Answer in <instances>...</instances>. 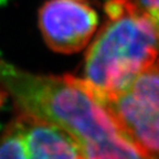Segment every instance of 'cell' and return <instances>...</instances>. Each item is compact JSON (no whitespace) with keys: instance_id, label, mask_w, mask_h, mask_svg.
<instances>
[{"instance_id":"obj_1","label":"cell","mask_w":159,"mask_h":159,"mask_svg":"<svg viewBox=\"0 0 159 159\" xmlns=\"http://www.w3.org/2000/svg\"><path fill=\"white\" fill-rule=\"evenodd\" d=\"M0 89L20 112L66 133L81 159H152L133 144L76 77L32 73L0 57Z\"/></svg>"},{"instance_id":"obj_2","label":"cell","mask_w":159,"mask_h":159,"mask_svg":"<svg viewBox=\"0 0 159 159\" xmlns=\"http://www.w3.org/2000/svg\"><path fill=\"white\" fill-rule=\"evenodd\" d=\"M108 20L91 43L76 77L98 102L122 92L159 57V38L146 19L123 0L105 5Z\"/></svg>"},{"instance_id":"obj_3","label":"cell","mask_w":159,"mask_h":159,"mask_svg":"<svg viewBox=\"0 0 159 159\" xmlns=\"http://www.w3.org/2000/svg\"><path fill=\"white\" fill-rule=\"evenodd\" d=\"M99 103L135 146L159 159V57L122 92Z\"/></svg>"},{"instance_id":"obj_4","label":"cell","mask_w":159,"mask_h":159,"mask_svg":"<svg viewBox=\"0 0 159 159\" xmlns=\"http://www.w3.org/2000/svg\"><path fill=\"white\" fill-rule=\"evenodd\" d=\"M0 159H81L71 137L55 125L20 112L0 134Z\"/></svg>"},{"instance_id":"obj_5","label":"cell","mask_w":159,"mask_h":159,"mask_svg":"<svg viewBox=\"0 0 159 159\" xmlns=\"http://www.w3.org/2000/svg\"><path fill=\"white\" fill-rule=\"evenodd\" d=\"M38 20L48 47L65 54L81 51L98 22L95 10L85 0H48L40 8Z\"/></svg>"},{"instance_id":"obj_6","label":"cell","mask_w":159,"mask_h":159,"mask_svg":"<svg viewBox=\"0 0 159 159\" xmlns=\"http://www.w3.org/2000/svg\"><path fill=\"white\" fill-rule=\"evenodd\" d=\"M128 9L146 19L159 38V0H123Z\"/></svg>"}]
</instances>
